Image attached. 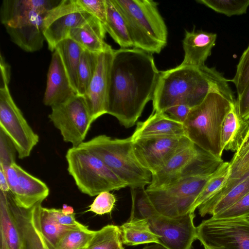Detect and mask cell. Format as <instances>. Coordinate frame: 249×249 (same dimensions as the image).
I'll use <instances>...</instances> for the list:
<instances>
[{"instance_id":"cell-46","label":"cell","mask_w":249,"mask_h":249,"mask_svg":"<svg viewBox=\"0 0 249 249\" xmlns=\"http://www.w3.org/2000/svg\"><path fill=\"white\" fill-rule=\"evenodd\" d=\"M249 150V129L239 149L235 153L230 162L232 163L243 157Z\"/></svg>"},{"instance_id":"cell-8","label":"cell","mask_w":249,"mask_h":249,"mask_svg":"<svg viewBox=\"0 0 249 249\" xmlns=\"http://www.w3.org/2000/svg\"><path fill=\"white\" fill-rule=\"evenodd\" d=\"M213 173L190 177L164 188L145 190L160 213L170 217L181 216L193 212L196 199Z\"/></svg>"},{"instance_id":"cell-41","label":"cell","mask_w":249,"mask_h":249,"mask_svg":"<svg viewBox=\"0 0 249 249\" xmlns=\"http://www.w3.org/2000/svg\"><path fill=\"white\" fill-rule=\"evenodd\" d=\"M76 1L85 11L100 20L105 27L107 20L106 0H76Z\"/></svg>"},{"instance_id":"cell-34","label":"cell","mask_w":249,"mask_h":249,"mask_svg":"<svg viewBox=\"0 0 249 249\" xmlns=\"http://www.w3.org/2000/svg\"><path fill=\"white\" fill-rule=\"evenodd\" d=\"M130 190L132 208L129 220L148 219L158 212L150 200L145 187Z\"/></svg>"},{"instance_id":"cell-26","label":"cell","mask_w":249,"mask_h":249,"mask_svg":"<svg viewBox=\"0 0 249 249\" xmlns=\"http://www.w3.org/2000/svg\"><path fill=\"white\" fill-rule=\"evenodd\" d=\"M107 20L105 28L121 48H133L126 21L114 0H106Z\"/></svg>"},{"instance_id":"cell-25","label":"cell","mask_w":249,"mask_h":249,"mask_svg":"<svg viewBox=\"0 0 249 249\" xmlns=\"http://www.w3.org/2000/svg\"><path fill=\"white\" fill-rule=\"evenodd\" d=\"M249 129V120L240 116L236 102L231 104L222 127L221 144L224 150L235 153L239 149Z\"/></svg>"},{"instance_id":"cell-1","label":"cell","mask_w":249,"mask_h":249,"mask_svg":"<svg viewBox=\"0 0 249 249\" xmlns=\"http://www.w3.org/2000/svg\"><path fill=\"white\" fill-rule=\"evenodd\" d=\"M160 73L152 54L135 48L114 50L107 114L125 128L132 127L152 100Z\"/></svg>"},{"instance_id":"cell-47","label":"cell","mask_w":249,"mask_h":249,"mask_svg":"<svg viewBox=\"0 0 249 249\" xmlns=\"http://www.w3.org/2000/svg\"><path fill=\"white\" fill-rule=\"evenodd\" d=\"M0 190L4 192L10 191L8 183L4 171L0 168Z\"/></svg>"},{"instance_id":"cell-52","label":"cell","mask_w":249,"mask_h":249,"mask_svg":"<svg viewBox=\"0 0 249 249\" xmlns=\"http://www.w3.org/2000/svg\"><path fill=\"white\" fill-rule=\"evenodd\" d=\"M248 219H249V217Z\"/></svg>"},{"instance_id":"cell-12","label":"cell","mask_w":249,"mask_h":249,"mask_svg":"<svg viewBox=\"0 0 249 249\" xmlns=\"http://www.w3.org/2000/svg\"><path fill=\"white\" fill-rule=\"evenodd\" d=\"M194 212L170 217L157 212L147 219L150 230L159 236V244L168 249H192L197 239Z\"/></svg>"},{"instance_id":"cell-48","label":"cell","mask_w":249,"mask_h":249,"mask_svg":"<svg viewBox=\"0 0 249 249\" xmlns=\"http://www.w3.org/2000/svg\"><path fill=\"white\" fill-rule=\"evenodd\" d=\"M61 210L62 213L66 215L74 214L73 208L71 206L66 204H64L62 205V208L61 209Z\"/></svg>"},{"instance_id":"cell-5","label":"cell","mask_w":249,"mask_h":249,"mask_svg":"<svg viewBox=\"0 0 249 249\" xmlns=\"http://www.w3.org/2000/svg\"><path fill=\"white\" fill-rule=\"evenodd\" d=\"M128 26L133 48L159 53L166 46L168 31L158 3L152 0H114Z\"/></svg>"},{"instance_id":"cell-29","label":"cell","mask_w":249,"mask_h":249,"mask_svg":"<svg viewBox=\"0 0 249 249\" xmlns=\"http://www.w3.org/2000/svg\"><path fill=\"white\" fill-rule=\"evenodd\" d=\"M55 50L59 53L71 86L77 93V71L84 49L71 38H67L59 42Z\"/></svg>"},{"instance_id":"cell-21","label":"cell","mask_w":249,"mask_h":249,"mask_svg":"<svg viewBox=\"0 0 249 249\" xmlns=\"http://www.w3.org/2000/svg\"><path fill=\"white\" fill-rule=\"evenodd\" d=\"M8 196L21 234L23 249H49L39 229L35 205L30 209L21 208L17 205L10 192Z\"/></svg>"},{"instance_id":"cell-11","label":"cell","mask_w":249,"mask_h":249,"mask_svg":"<svg viewBox=\"0 0 249 249\" xmlns=\"http://www.w3.org/2000/svg\"><path fill=\"white\" fill-rule=\"evenodd\" d=\"M0 129L11 140L20 159L29 157L39 141L15 103L9 87L0 88Z\"/></svg>"},{"instance_id":"cell-49","label":"cell","mask_w":249,"mask_h":249,"mask_svg":"<svg viewBox=\"0 0 249 249\" xmlns=\"http://www.w3.org/2000/svg\"><path fill=\"white\" fill-rule=\"evenodd\" d=\"M143 249H168L162 245L155 243L154 245L147 246L143 248Z\"/></svg>"},{"instance_id":"cell-17","label":"cell","mask_w":249,"mask_h":249,"mask_svg":"<svg viewBox=\"0 0 249 249\" xmlns=\"http://www.w3.org/2000/svg\"><path fill=\"white\" fill-rule=\"evenodd\" d=\"M76 94L60 55L54 50L47 73L43 103L52 107L67 101Z\"/></svg>"},{"instance_id":"cell-7","label":"cell","mask_w":249,"mask_h":249,"mask_svg":"<svg viewBox=\"0 0 249 249\" xmlns=\"http://www.w3.org/2000/svg\"><path fill=\"white\" fill-rule=\"evenodd\" d=\"M68 171L78 189L90 196L127 186L98 157L80 146L72 147L66 155Z\"/></svg>"},{"instance_id":"cell-14","label":"cell","mask_w":249,"mask_h":249,"mask_svg":"<svg viewBox=\"0 0 249 249\" xmlns=\"http://www.w3.org/2000/svg\"><path fill=\"white\" fill-rule=\"evenodd\" d=\"M186 137L168 136L132 140L135 155L144 168L154 174L167 163Z\"/></svg>"},{"instance_id":"cell-28","label":"cell","mask_w":249,"mask_h":249,"mask_svg":"<svg viewBox=\"0 0 249 249\" xmlns=\"http://www.w3.org/2000/svg\"><path fill=\"white\" fill-rule=\"evenodd\" d=\"M122 242L127 246L159 244V236L150 230L147 219L128 220L119 227Z\"/></svg>"},{"instance_id":"cell-35","label":"cell","mask_w":249,"mask_h":249,"mask_svg":"<svg viewBox=\"0 0 249 249\" xmlns=\"http://www.w3.org/2000/svg\"><path fill=\"white\" fill-rule=\"evenodd\" d=\"M94 232L85 225L71 229L62 237L55 249H86Z\"/></svg>"},{"instance_id":"cell-27","label":"cell","mask_w":249,"mask_h":249,"mask_svg":"<svg viewBox=\"0 0 249 249\" xmlns=\"http://www.w3.org/2000/svg\"><path fill=\"white\" fill-rule=\"evenodd\" d=\"M41 203L39 202L35 205L39 229L49 249H55L67 231L77 228L65 226L59 224L52 215L49 208L43 207Z\"/></svg>"},{"instance_id":"cell-9","label":"cell","mask_w":249,"mask_h":249,"mask_svg":"<svg viewBox=\"0 0 249 249\" xmlns=\"http://www.w3.org/2000/svg\"><path fill=\"white\" fill-rule=\"evenodd\" d=\"M196 235L209 249H249V219L211 217L196 227Z\"/></svg>"},{"instance_id":"cell-31","label":"cell","mask_w":249,"mask_h":249,"mask_svg":"<svg viewBox=\"0 0 249 249\" xmlns=\"http://www.w3.org/2000/svg\"><path fill=\"white\" fill-rule=\"evenodd\" d=\"M98 57V53L83 52L77 71V94L84 96L87 91L96 71Z\"/></svg>"},{"instance_id":"cell-19","label":"cell","mask_w":249,"mask_h":249,"mask_svg":"<svg viewBox=\"0 0 249 249\" xmlns=\"http://www.w3.org/2000/svg\"><path fill=\"white\" fill-rule=\"evenodd\" d=\"M217 38L215 33L203 31H186L182 40L184 58L180 64L199 67L205 65L211 55Z\"/></svg>"},{"instance_id":"cell-20","label":"cell","mask_w":249,"mask_h":249,"mask_svg":"<svg viewBox=\"0 0 249 249\" xmlns=\"http://www.w3.org/2000/svg\"><path fill=\"white\" fill-rule=\"evenodd\" d=\"M185 136L183 124L164 112H152L144 121L138 122L131 136L132 140L152 137Z\"/></svg>"},{"instance_id":"cell-4","label":"cell","mask_w":249,"mask_h":249,"mask_svg":"<svg viewBox=\"0 0 249 249\" xmlns=\"http://www.w3.org/2000/svg\"><path fill=\"white\" fill-rule=\"evenodd\" d=\"M78 146L98 157L130 189L145 187L151 183L152 174L137 159L131 136L118 139L99 135Z\"/></svg>"},{"instance_id":"cell-38","label":"cell","mask_w":249,"mask_h":249,"mask_svg":"<svg viewBox=\"0 0 249 249\" xmlns=\"http://www.w3.org/2000/svg\"><path fill=\"white\" fill-rule=\"evenodd\" d=\"M17 152L11 140L0 129V168L5 169L16 163Z\"/></svg>"},{"instance_id":"cell-24","label":"cell","mask_w":249,"mask_h":249,"mask_svg":"<svg viewBox=\"0 0 249 249\" xmlns=\"http://www.w3.org/2000/svg\"><path fill=\"white\" fill-rule=\"evenodd\" d=\"M8 192L0 191V249H23L21 234L11 206Z\"/></svg>"},{"instance_id":"cell-40","label":"cell","mask_w":249,"mask_h":249,"mask_svg":"<svg viewBox=\"0 0 249 249\" xmlns=\"http://www.w3.org/2000/svg\"><path fill=\"white\" fill-rule=\"evenodd\" d=\"M116 201V196L112 193L108 191L102 192L97 196L87 212H92L98 215L110 213Z\"/></svg>"},{"instance_id":"cell-39","label":"cell","mask_w":249,"mask_h":249,"mask_svg":"<svg viewBox=\"0 0 249 249\" xmlns=\"http://www.w3.org/2000/svg\"><path fill=\"white\" fill-rule=\"evenodd\" d=\"M249 217V192L231 207L212 217L214 219L248 218Z\"/></svg>"},{"instance_id":"cell-13","label":"cell","mask_w":249,"mask_h":249,"mask_svg":"<svg viewBox=\"0 0 249 249\" xmlns=\"http://www.w3.org/2000/svg\"><path fill=\"white\" fill-rule=\"evenodd\" d=\"M91 15L85 11L76 0H63L48 12L43 22V32L50 51L69 38L71 31L80 26Z\"/></svg>"},{"instance_id":"cell-30","label":"cell","mask_w":249,"mask_h":249,"mask_svg":"<svg viewBox=\"0 0 249 249\" xmlns=\"http://www.w3.org/2000/svg\"><path fill=\"white\" fill-rule=\"evenodd\" d=\"M230 173V162L223 161L203 187L193 206L192 212H194L201 204L219 191L227 181Z\"/></svg>"},{"instance_id":"cell-16","label":"cell","mask_w":249,"mask_h":249,"mask_svg":"<svg viewBox=\"0 0 249 249\" xmlns=\"http://www.w3.org/2000/svg\"><path fill=\"white\" fill-rule=\"evenodd\" d=\"M47 13H32L19 19L12 26L5 27L11 40L26 52L41 49L45 41L43 22Z\"/></svg>"},{"instance_id":"cell-32","label":"cell","mask_w":249,"mask_h":249,"mask_svg":"<svg viewBox=\"0 0 249 249\" xmlns=\"http://www.w3.org/2000/svg\"><path fill=\"white\" fill-rule=\"evenodd\" d=\"M86 249H124L119 227L107 225L95 231Z\"/></svg>"},{"instance_id":"cell-18","label":"cell","mask_w":249,"mask_h":249,"mask_svg":"<svg viewBox=\"0 0 249 249\" xmlns=\"http://www.w3.org/2000/svg\"><path fill=\"white\" fill-rule=\"evenodd\" d=\"M14 166L18 174V185L15 191L11 194L18 206L30 209L48 196L49 189L44 182L27 172L16 163Z\"/></svg>"},{"instance_id":"cell-33","label":"cell","mask_w":249,"mask_h":249,"mask_svg":"<svg viewBox=\"0 0 249 249\" xmlns=\"http://www.w3.org/2000/svg\"><path fill=\"white\" fill-rule=\"evenodd\" d=\"M249 192V175L208 208L201 216H212L222 212L239 201Z\"/></svg>"},{"instance_id":"cell-43","label":"cell","mask_w":249,"mask_h":249,"mask_svg":"<svg viewBox=\"0 0 249 249\" xmlns=\"http://www.w3.org/2000/svg\"><path fill=\"white\" fill-rule=\"evenodd\" d=\"M191 108L186 104L179 103L168 108L164 112L174 120L183 124Z\"/></svg>"},{"instance_id":"cell-37","label":"cell","mask_w":249,"mask_h":249,"mask_svg":"<svg viewBox=\"0 0 249 249\" xmlns=\"http://www.w3.org/2000/svg\"><path fill=\"white\" fill-rule=\"evenodd\" d=\"M231 81L235 87L237 96L243 93L249 84V45L240 57Z\"/></svg>"},{"instance_id":"cell-2","label":"cell","mask_w":249,"mask_h":249,"mask_svg":"<svg viewBox=\"0 0 249 249\" xmlns=\"http://www.w3.org/2000/svg\"><path fill=\"white\" fill-rule=\"evenodd\" d=\"M211 92L235 103L228 80L215 68L179 65L160 71L152 98V112H164L179 103L191 108L201 103Z\"/></svg>"},{"instance_id":"cell-45","label":"cell","mask_w":249,"mask_h":249,"mask_svg":"<svg viewBox=\"0 0 249 249\" xmlns=\"http://www.w3.org/2000/svg\"><path fill=\"white\" fill-rule=\"evenodd\" d=\"M0 87L3 88L9 87V83L10 80V67L5 61L2 54H0Z\"/></svg>"},{"instance_id":"cell-44","label":"cell","mask_w":249,"mask_h":249,"mask_svg":"<svg viewBox=\"0 0 249 249\" xmlns=\"http://www.w3.org/2000/svg\"><path fill=\"white\" fill-rule=\"evenodd\" d=\"M236 105L241 117L249 120V84L243 93L237 96Z\"/></svg>"},{"instance_id":"cell-6","label":"cell","mask_w":249,"mask_h":249,"mask_svg":"<svg viewBox=\"0 0 249 249\" xmlns=\"http://www.w3.org/2000/svg\"><path fill=\"white\" fill-rule=\"evenodd\" d=\"M223 162L222 158L201 149L186 137L167 163L152 174L145 189H160L190 177L212 174Z\"/></svg>"},{"instance_id":"cell-15","label":"cell","mask_w":249,"mask_h":249,"mask_svg":"<svg viewBox=\"0 0 249 249\" xmlns=\"http://www.w3.org/2000/svg\"><path fill=\"white\" fill-rule=\"evenodd\" d=\"M114 51L111 47L98 53L95 72L83 96L93 122L107 114L109 74Z\"/></svg>"},{"instance_id":"cell-3","label":"cell","mask_w":249,"mask_h":249,"mask_svg":"<svg viewBox=\"0 0 249 249\" xmlns=\"http://www.w3.org/2000/svg\"><path fill=\"white\" fill-rule=\"evenodd\" d=\"M231 103L218 93H209L191 108L183 124L185 136L201 149L221 158L222 127Z\"/></svg>"},{"instance_id":"cell-42","label":"cell","mask_w":249,"mask_h":249,"mask_svg":"<svg viewBox=\"0 0 249 249\" xmlns=\"http://www.w3.org/2000/svg\"><path fill=\"white\" fill-rule=\"evenodd\" d=\"M49 209L52 215L61 225L74 228L81 227L83 226V224L76 220L74 213L66 215L62 213L60 209L51 208Z\"/></svg>"},{"instance_id":"cell-51","label":"cell","mask_w":249,"mask_h":249,"mask_svg":"<svg viewBox=\"0 0 249 249\" xmlns=\"http://www.w3.org/2000/svg\"></svg>"},{"instance_id":"cell-50","label":"cell","mask_w":249,"mask_h":249,"mask_svg":"<svg viewBox=\"0 0 249 249\" xmlns=\"http://www.w3.org/2000/svg\"><path fill=\"white\" fill-rule=\"evenodd\" d=\"M205 249H208V248H204Z\"/></svg>"},{"instance_id":"cell-23","label":"cell","mask_w":249,"mask_h":249,"mask_svg":"<svg viewBox=\"0 0 249 249\" xmlns=\"http://www.w3.org/2000/svg\"><path fill=\"white\" fill-rule=\"evenodd\" d=\"M106 33L102 22L91 16L80 26L72 29L69 38L85 50L99 53L111 48L105 41Z\"/></svg>"},{"instance_id":"cell-10","label":"cell","mask_w":249,"mask_h":249,"mask_svg":"<svg viewBox=\"0 0 249 249\" xmlns=\"http://www.w3.org/2000/svg\"><path fill=\"white\" fill-rule=\"evenodd\" d=\"M49 118L59 130L63 141L77 147L84 142L93 122L83 96L76 94L51 107Z\"/></svg>"},{"instance_id":"cell-36","label":"cell","mask_w":249,"mask_h":249,"mask_svg":"<svg viewBox=\"0 0 249 249\" xmlns=\"http://www.w3.org/2000/svg\"><path fill=\"white\" fill-rule=\"evenodd\" d=\"M196 1L228 17L246 14L249 7V0H197Z\"/></svg>"},{"instance_id":"cell-22","label":"cell","mask_w":249,"mask_h":249,"mask_svg":"<svg viewBox=\"0 0 249 249\" xmlns=\"http://www.w3.org/2000/svg\"><path fill=\"white\" fill-rule=\"evenodd\" d=\"M60 1L52 0H3L0 8L1 23L5 27H11L19 19L32 13L49 11Z\"/></svg>"}]
</instances>
